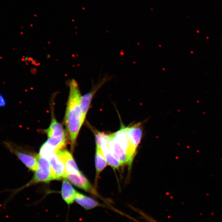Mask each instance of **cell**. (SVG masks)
<instances>
[{"label": "cell", "mask_w": 222, "mask_h": 222, "mask_svg": "<svg viewBox=\"0 0 222 222\" xmlns=\"http://www.w3.org/2000/svg\"><path fill=\"white\" fill-rule=\"evenodd\" d=\"M69 94L65 116V123L68 134L71 148L74 146L83 123L81 107V94L79 86L75 79L69 81Z\"/></svg>", "instance_id": "cell-1"}, {"label": "cell", "mask_w": 222, "mask_h": 222, "mask_svg": "<svg viewBox=\"0 0 222 222\" xmlns=\"http://www.w3.org/2000/svg\"><path fill=\"white\" fill-rule=\"evenodd\" d=\"M75 201L86 210H91L98 206H102L101 204L92 198L77 191Z\"/></svg>", "instance_id": "cell-11"}, {"label": "cell", "mask_w": 222, "mask_h": 222, "mask_svg": "<svg viewBox=\"0 0 222 222\" xmlns=\"http://www.w3.org/2000/svg\"><path fill=\"white\" fill-rule=\"evenodd\" d=\"M38 156L39 164L38 168L35 173L34 176L28 183L16 189L7 190L6 191H2L9 192L10 194L3 203L2 208L3 209L2 210L6 209L7 204L13 200L17 193L23 190L40 183H48L52 180H54L50 162L48 160L42 157L39 155H38Z\"/></svg>", "instance_id": "cell-2"}, {"label": "cell", "mask_w": 222, "mask_h": 222, "mask_svg": "<svg viewBox=\"0 0 222 222\" xmlns=\"http://www.w3.org/2000/svg\"><path fill=\"white\" fill-rule=\"evenodd\" d=\"M49 138L52 137H65L64 128L61 124L53 118L49 128L45 131Z\"/></svg>", "instance_id": "cell-13"}, {"label": "cell", "mask_w": 222, "mask_h": 222, "mask_svg": "<svg viewBox=\"0 0 222 222\" xmlns=\"http://www.w3.org/2000/svg\"><path fill=\"white\" fill-rule=\"evenodd\" d=\"M64 179L67 180L77 188L90 193L95 196L101 198L98 194L96 188L92 186L88 179L82 173L77 175H65Z\"/></svg>", "instance_id": "cell-4"}, {"label": "cell", "mask_w": 222, "mask_h": 222, "mask_svg": "<svg viewBox=\"0 0 222 222\" xmlns=\"http://www.w3.org/2000/svg\"><path fill=\"white\" fill-rule=\"evenodd\" d=\"M5 147L13 154L16 156L29 170L35 172L38 167V156H35L25 151L21 147L9 141H6L3 143Z\"/></svg>", "instance_id": "cell-3"}, {"label": "cell", "mask_w": 222, "mask_h": 222, "mask_svg": "<svg viewBox=\"0 0 222 222\" xmlns=\"http://www.w3.org/2000/svg\"><path fill=\"white\" fill-rule=\"evenodd\" d=\"M107 160L105 158L101 148L96 147L95 156V165L96 176L95 179V188H97L98 179L101 172L105 169L107 165Z\"/></svg>", "instance_id": "cell-12"}, {"label": "cell", "mask_w": 222, "mask_h": 222, "mask_svg": "<svg viewBox=\"0 0 222 222\" xmlns=\"http://www.w3.org/2000/svg\"><path fill=\"white\" fill-rule=\"evenodd\" d=\"M112 138L120 145L132 159L136 154V149L131 144L125 131V126L121 124L120 129L112 134Z\"/></svg>", "instance_id": "cell-5"}, {"label": "cell", "mask_w": 222, "mask_h": 222, "mask_svg": "<svg viewBox=\"0 0 222 222\" xmlns=\"http://www.w3.org/2000/svg\"><path fill=\"white\" fill-rule=\"evenodd\" d=\"M57 154L63 160L65 166V175H77L81 172L72 155L67 150H60Z\"/></svg>", "instance_id": "cell-8"}, {"label": "cell", "mask_w": 222, "mask_h": 222, "mask_svg": "<svg viewBox=\"0 0 222 222\" xmlns=\"http://www.w3.org/2000/svg\"><path fill=\"white\" fill-rule=\"evenodd\" d=\"M48 161L50 165L54 180L64 179L65 175V166L61 158L56 153L51 156Z\"/></svg>", "instance_id": "cell-7"}, {"label": "cell", "mask_w": 222, "mask_h": 222, "mask_svg": "<svg viewBox=\"0 0 222 222\" xmlns=\"http://www.w3.org/2000/svg\"><path fill=\"white\" fill-rule=\"evenodd\" d=\"M6 104V101L4 95L0 94V107H3Z\"/></svg>", "instance_id": "cell-14"}, {"label": "cell", "mask_w": 222, "mask_h": 222, "mask_svg": "<svg viewBox=\"0 0 222 222\" xmlns=\"http://www.w3.org/2000/svg\"><path fill=\"white\" fill-rule=\"evenodd\" d=\"M108 146L111 154L120 162L122 166L127 165L131 166L133 159L112 138V134L109 141Z\"/></svg>", "instance_id": "cell-6"}, {"label": "cell", "mask_w": 222, "mask_h": 222, "mask_svg": "<svg viewBox=\"0 0 222 222\" xmlns=\"http://www.w3.org/2000/svg\"><path fill=\"white\" fill-rule=\"evenodd\" d=\"M77 192L69 181L65 179L64 180L62 184L61 195L67 205L70 206L74 202Z\"/></svg>", "instance_id": "cell-10"}, {"label": "cell", "mask_w": 222, "mask_h": 222, "mask_svg": "<svg viewBox=\"0 0 222 222\" xmlns=\"http://www.w3.org/2000/svg\"><path fill=\"white\" fill-rule=\"evenodd\" d=\"M125 131L131 144L137 150L142 136L143 130L140 123L132 126H125Z\"/></svg>", "instance_id": "cell-9"}]
</instances>
